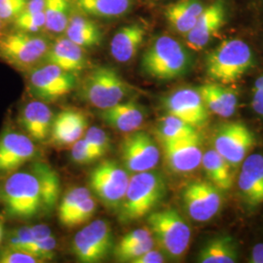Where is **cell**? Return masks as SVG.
<instances>
[{
	"mask_svg": "<svg viewBox=\"0 0 263 263\" xmlns=\"http://www.w3.org/2000/svg\"><path fill=\"white\" fill-rule=\"evenodd\" d=\"M192 66V56L187 48L169 35H160L141 61V72L158 80L172 81L185 76Z\"/></svg>",
	"mask_w": 263,
	"mask_h": 263,
	"instance_id": "cell-1",
	"label": "cell"
},
{
	"mask_svg": "<svg viewBox=\"0 0 263 263\" xmlns=\"http://www.w3.org/2000/svg\"><path fill=\"white\" fill-rule=\"evenodd\" d=\"M166 191V180L158 171L134 174L117 210L119 220L130 223L149 215L164 199Z\"/></svg>",
	"mask_w": 263,
	"mask_h": 263,
	"instance_id": "cell-2",
	"label": "cell"
},
{
	"mask_svg": "<svg viewBox=\"0 0 263 263\" xmlns=\"http://www.w3.org/2000/svg\"><path fill=\"white\" fill-rule=\"evenodd\" d=\"M254 56L242 39L229 38L212 50L205 62L207 76L216 83L232 84L254 66Z\"/></svg>",
	"mask_w": 263,
	"mask_h": 263,
	"instance_id": "cell-3",
	"label": "cell"
},
{
	"mask_svg": "<svg viewBox=\"0 0 263 263\" xmlns=\"http://www.w3.org/2000/svg\"><path fill=\"white\" fill-rule=\"evenodd\" d=\"M149 230L162 253L172 259L182 258L189 249L191 230L175 209H165L147 216Z\"/></svg>",
	"mask_w": 263,
	"mask_h": 263,
	"instance_id": "cell-4",
	"label": "cell"
},
{
	"mask_svg": "<svg viewBox=\"0 0 263 263\" xmlns=\"http://www.w3.org/2000/svg\"><path fill=\"white\" fill-rule=\"evenodd\" d=\"M6 214L17 219H28L42 212V200L36 177L31 172H15L2 188Z\"/></svg>",
	"mask_w": 263,
	"mask_h": 263,
	"instance_id": "cell-5",
	"label": "cell"
},
{
	"mask_svg": "<svg viewBox=\"0 0 263 263\" xmlns=\"http://www.w3.org/2000/svg\"><path fill=\"white\" fill-rule=\"evenodd\" d=\"M131 90V86L117 70L109 66H98L85 76L79 96L85 103L105 109L123 102Z\"/></svg>",
	"mask_w": 263,
	"mask_h": 263,
	"instance_id": "cell-6",
	"label": "cell"
},
{
	"mask_svg": "<svg viewBox=\"0 0 263 263\" xmlns=\"http://www.w3.org/2000/svg\"><path fill=\"white\" fill-rule=\"evenodd\" d=\"M50 46L43 36L16 30L0 35V58L19 70L29 71L44 60Z\"/></svg>",
	"mask_w": 263,
	"mask_h": 263,
	"instance_id": "cell-7",
	"label": "cell"
},
{
	"mask_svg": "<svg viewBox=\"0 0 263 263\" xmlns=\"http://www.w3.org/2000/svg\"><path fill=\"white\" fill-rule=\"evenodd\" d=\"M130 175L115 161H104L92 170L89 187L105 207L118 210L129 185Z\"/></svg>",
	"mask_w": 263,
	"mask_h": 263,
	"instance_id": "cell-8",
	"label": "cell"
},
{
	"mask_svg": "<svg viewBox=\"0 0 263 263\" xmlns=\"http://www.w3.org/2000/svg\"><path fill=\"white\" fill-rule=\"evenodd\" d=\"M256 143L254 134L242 122L223 123L214 134V149L237 168L243 163Z\"/></svg>",
	"mask_w": 263,
	"mask_h": 263,
	"instance_id": "cell-9",
	"label": "cell"
},
{
	"mask_svg": "<svg viewBox=\"0 0 263 263\" xmlns=\"http://www.w3.org/2000/svg\"><path fill=\"white\" fill-rule=\"evenodd\" d=\"M29 88L42 102H55L69 94L77 86V77L59 66L46 64L29 70Z\"/></svg>",
	"mask_w": 263,
	"mask_h": 263,
	"instance_id": "cell-10",
	"label": "cell"
},
{
	"mask_svg": "<svg viewBox=\"0 0 263 263\" xmlns=\"http://www.w3.org/2000/svg\"><path fill=\"white\" fill-rule=\"evenodd\" d=\"M71 247L80 262H100L112 250L111 227L104 219L94 220L76 233Z\"/></svg>",
	"mask_w": 263,
	"mask_h": 263,
	"instance_id": "cell-11",
	"label": "cell"
},
{
	"mask_svg": "<svg viewBox=\"0 0 263 263\" xmlns=\"http://www.w3.org/2000/svg\"><path fill=\"white\" fill-rule=\"evenodd\" d=\"M120 152L125 168L133 174L154 170L159 163V148L145 132H132L125 137Z\"/></svg>",
	"mask_w": 263,
	"mask_h": 263,
	"instance_id": "cell-12",
	"label": "cell"
},
{
	"mask_svg": "<svg viewBox=\"0 0 263 263\" xmlns=\"http://www.w3.org/2000/svg\"><path fill=\"white\" fill-rule=\"evenodd\" d=\"M182 202L188 216L197 222H207L222 205L221 191L210 181H193L182 191Z\"/></svg>",
	"mask_w": 263,
	"mask_h": 263,
	"instance_id": "cell-13",
	"label": "cell"
},
{
	"mask_svg": "<svg viewBox=\"0 0 263 263\" xmlns=\"http://www.w3.org/2000/svg\"><path fill=\"white\" fill-rule=\"evenodd\" d=\"M167 114L174 115L188 124L199 128L209 120V109L197 88H180L162 100Z\"/></svg>",
	"mask_w": 263,
	"mask_h": 263,
	"instance_id": "cell-14",
	"label": "cell"
},
{
	"mask_svg": "<svg viewBox=\"0 0 263 263\" xmlns=\"http://www.w3.org/2000/svg\"><path fill=\"white\" fill-rule=\"evenodd\" d=\"M34 154L35 146L28 136L19 132H5L0 137V176L17 172Z\"/></svg>",
	"mask_w": 263,
	"mask_h": 263,
	"instance_id": "cell-15",
	"label": "cell"
},
{
	"mask_svg": "<svg viewBox=\"0 0 263 263\" xmlns=\"http://www.w3.org/2000/svg\"><path fill=\"white\" fill-rule=\"evenodd\" d=\"M162 145L167 166L174 173L192 172L202 163L204 152L199 134L179 141L162 143Z\"/></svg>",
	"mask_w": 263,
	"mask_h": 263,
	"instance_id": "cell-16",
	"label": "cell"
},
{
	"mask_svg": "<svg viewBox=\"0 0 263 263\" xmlns=\"http://www.w3.org/2000/svg\"><path fill=\"white\" fill-rule=\"evenodd\" d=\"M226 18L224 0H216L205 7L195 26L185 34L188 46L193 50H201L205 47L223 26Z\"/></svg>",
	"mask_w": 263,
	"mask_h": 263,
	"instance_id": "cell-17",
	"label": "cell"
},
{
	"mask_svg": "<svg viewBox=\"0 0 263 263\" xmlns=\"http://www.w3.org/2000/svg\"><path fill=\"white\" fill-rule=\"evenodd\" d=\"M238 187L245 204L256 208L263 204V156L251 154L242 163Z\"/></svg>",
	"mask_w": 263,
	"mask_h": 263,
	"instance_id": "cell-18",
	"label": "cell"
},
{
	"mask_svg": "<svg viewBox=\"0 0 263 263\" xmlns=\"http://www.w3.org/2000/svg\"><path fill=\"white\" fill-rule=\"evenodd\" d=\"M43 61L74 74L85 69L88 64L84 48L66 36L57 39L49 48Z\"/></svg>",
	"mask_w": 263,
	"mask_h": 263,
	"instance_id": "cell-19",
	"label": "cell"
},
{
	"mask_svg": "<svg viewBox=\"0 0 263 263\" xmlns=\"http://www.w3.org/2000/svg\"><path fill=\"white\" fill-rule=\"evenodd\" d=\"M88 126L85 114L73 108H67L53 119L51 128L52 141L59 146L72 145L81 139Z\"/></svg>",
	"mask_w": 263,
	"mask_h": 263,
	"instance_id": "cell-20",
	"label": "cell"
},
{
	"mask_svg": "<svg viewBox=\"0 0 263 263\" xmlns=\"http://www.w3.org/2000/svg\"><path fill=\"white\" fill-rule=\"evenodd\" d=\"M53 114L45 102L32 101L26 104L20 115L23 129L32 141L46 140L52 128Z\"/></svg>",
	"mask_w": 263,
	"mask_h": 263,
	"instance_id": "cell-21",
	"label": "cell"
},
{
	"mask_svg": "<svg viewBox=\"0 0 263 263\" xmlns=\"http://www.w3.org/2000/svg\"><path fill=\"white\" fill-rule=\"evenodd\" d=\"M100 118L113 129L123 133L137 131L144 121V109L135 101L121 102L101 109Z\"/></svg>",
	"mask_w": 263,
	"mask_h": 263,
	"instance_id": "cell-22",
	"label": "cell"
},
{
	"mask_svg": "<svg viewBox=\"0 0 263 263\" xmlns=\"http://www.w3.org/2000/svg\"><path fill=\"white\" fill-rule=\"evenodd\" d=\"M145 34L146 29L140 23L119 28L110 41V55L121 64L131 62L141 47Z\"/></svg>",
	"mask_w": 263,
	"mask_h": 263,
	"instance_id": "cell-23",
	"label": "cell"
},
{
	"mask_svg": "<svg viewBox=\"0 0 263 263\" xmlns=\"http://www.w3.org/2000/svg\"><path fill=\"white\" fill-rule=\"evenodd\" d=\"M209 111L228 118L236 111L237 94L231 88L218 83H207L197 88Z\"/></svg>",
	"mask_w": 263,
	"mask_h": 263,
	"instance_id": "cell-24",
	"label": "cell"
},
{
	"mask_svg": "<svg viewBox=\"0 0 263 263\" xmlns=\"http://www.w3.org/2000/svg\"><path fill=\"white\" fill-rule=\"evenodd\" d=\"M204 9L201 0H179L166 7L165 18L175 31L185 35L195 26Z\"/></svg>",
	"mask_w": 263,
	"mask_h": 263,
	"instance_id": "cell-25",
	"label": "cell"
},
{
	"mask_svg": "<svg viewBox=\"0 0 263 263\" xmlns=\"http://www.w3.org/2000/svg\"><path fill=\"white\" fill-rule=\"evenodd\" d=\"M238 259L237 243L233 237L226 234L209 239L197 255L200 263H235Z\"/></svg>",
	"mask_w": 263,
	"mask_h": 263,
	"instance_id": "cell-26",
	"label": "cell"
},
{
	"mask_svg": "<svg viewBox=\"0 0 263 263\" xmlns=\"http://www.w3.org/2000/svg\"><path fill=\"white\" fill-rule=\"evenodd\" d=\"M37 179L42 212L49 213L56 207L61 193V181L56 171L44 162H36L30 171Z\"/></svg>",
	"mask_w": 263,
	"mask_h": 263,
	"instance_id": "cell-27",
	"label": "cell"
},
{
	"mask_svg": "<svg viewBox=\"0 0 263 263\" xmlns=\"http://www.w3.org/2000/svg\"><path fill=\"white\" fill-rule=\"evenodd\" d=\"M82 13L101 19H116L131 11L135 0H74Z\"/></svg>",
	"mask_w": 263,
	"mask_h": 263,
	"instance_id": "cell-28",
	"label": "cell"
},
{
	"mask_svg": "<svg viewBox=\"0 0 263 263\" xmlns=\"http://www.w3.org/2000/svg\"><path fill=\"white\" fill-rule=\"evenodd\" d=\"M66 36L84 49L99 46L103 41L100 28L91 20L80 15H71L66 29Z\"/></svg>",
	"mask_w": 263,
	"mask_h": 263,
	"instance_id": "cell-29",
	"label": "cell"
},
{
	"mask_svg": "<svg viewBox=\"0 0 263 263\" xmlns=\"http://www.w3.org/2000/svg\"><path fill=\"white\" fill-rule=\"evenodd\" d=\"M201 165L210 182L220 191H228L231 188L233 184L232 168L214 148L209 149L203 154Z\"/></svg>",
	"mask_w": 263,
	"mask_h": 263,
	"instance_id": "cell-30",
	"label": "cell"
},
{
	"mask_svg": "<svg viewBox=\"0 0 263 263\" xmlns=\"http://www.w3.org/2000/svg\"><path fill=\"white\" fill-rule=\"evenodd\" d=\"M197 134V128L171 114L161 118L156 128V135L161 143L179 141Z\"/></svg>",
	"mask_w": 263,
	"mask_h": 263,
	"instance_id": "cell-31",
	"label": "cell"
},
{
	"mask_svg": "<svg viewBox=\"0 0 263 263\" xmlns=\"http://www.w3.org/2000/svg\"><path fill=\"white\" fill-rule=\"evenodd\" d=\"M71 0H46L45 4V28L53 33L66 31L71 18Z\"/></svg>",
	"mask_w": 263,
	"mask_h": 263,
	"instance_id": "cell-32",
	"label": "cell"
},
{
	"mask_svg": "<svg viewBox=\"0 0 263 263\" xmlns=\"http://www.w3.org/2000/svg\"><path fill=\"white\" fill-rule=\"evenodd\" d=\"M91 196V191L84 186H77L70 189L62 199L59 206V220L64 226L68 217L73 214L86 198Z\"/></svg>",
	"mask_w": 263,
	"mask_h": 263,
	"instance_id": "cell-33",
	"label": "cell"
},
{
	"mask_svg": "<svg viewBox=\"0 0 263 263\" xmlns=\"http://www.w3.org/2000/svg\"><path fill=\"white\" fill-rule=\"evenodd\" d=\"M84 140L98 159L104 157L110 148V139L108 135L96 126L91 127L85 133Z\"/></svg>",
	"mask_w": 263,
	"mask_h": 263,
	"instance_id": "cell-34",
	"label": "cell"
},
{
	"mask_svg": "<svg viewBox=\"0 0 263 263\" xmlns=\"http://www.w3.org/2000/svg\"><path fill=\"white\" fill-rule=\"evenodd\" d=\"M17 30L37 33L46 26L44 12L39 13H26L23 12L16 19L13 21Z\"/></svg>",
	"mask_w": 263,
	"mask_h": 263,
	"instance_id": "cell-35",
	"label": "cell"
},
{
	"mask_svg": "<svg viewBox=\"0 0 263 263\" xmlns=\"http://www.w3.org/2000/svg\"><path fill=\"white\" fill-rule=\"evenodd\" d=\"M96 208H97V204L92 195L86 198L84 201L76 208L73 214L68 217L64 226L76 227L87 222L94 216Z\"/></svg>",
	"mask_w": 263,
	"mask_h": 263,
	"instance_id": "cell-36",
	"label": "cell"
},
{
	"mask_svg": "<svg viewBox=\"0 0 263 263\" xmlns=\"http://www.w3.org/2000/svg\"><path fill=\"white\" fill-rule=\"evenodd\" d=\"M154 246H155V240L153 237H151L148 240L140 244L134 245L124 249H115L114 254L119 261L132 262L133 260L140 257L147 251L153 249Z\"/></svg>",
	"mask_w": 263,
	"mask_h": 263,
	"instance_id": "cell-37",
	"label": "cell"
},
{
	"mask_svg": "<svg viewBox=\"0 0 263 263\" xmlns=\"http://www.w3.org/2000/svg\"><path fill=\"white\" fill-rule=\"evenodd\" d=\"M56 245V239L53 236H50L43 240L32 242L24 252L36 256L42 261L51 260L55 255Z\"/></svg>",
	"mask_w": 263,
	"mask_h": 263,
	"instance_id": "cell-38",
	"label": "cell"
},
{
	"mask_svg": "<svg viewBox=\"0 0 263 263\" xmlns=\"http://www.w3.org/2000/svg\"><path fill=\"white\" fill-rule=\"evenodd\" d=\"M71 160L78 165H89L97 161L98 157L83 139H79L71 145Z\"/></svg>",
	"mask_w": 263,
	"mask_h": 263,
	"instance_id": "cell-39",
	"label": "cell"
},
{
	"mask_svg": "<svg viewBox=\"0 0 263 263\" xmlns=\"http://www.w3.org/2000/svg\"><path fill=\"white\" fill-rule=\"evenodd\" d=\"M28 0H0V19L3 22L14 21L27 6Z\"/></svg>",
	"mask_w": 263,
	"mask_h": 263,
	"instance_id": "cell-40",
	"label": "cell"
},
{
	"mask_svg": "<svg viewBox=\"0 0 263 263\" xmlns=\"http://www.w3.org/2000/svg\"><path fill=\"white\" fill-rule=\"evenodd\" d=\"M43 262L36 256L27 252L7 247L0 252V263H38Z\"/></svg>",
	"mask_w": 263,
	"mask_h": 263,
	"instance_id": "cell-41",
	"label": "cell"
},
{
	"mask_svg": "<svg viewBox=\"0 0 263 263\" xmlns=\"http://www.w3.org/2000/svg\"><path fill=\"white\" fill-rule=\"evenodd\" d=\"M32 242H34V240L30 226H24L10 233L8 247L20 251H25Z\"/></svg>",
	"mask_w": 263,
	"mask_h": 263,
	"instance_id": "cell-42",
	"label": "cell"
},
{
	"mask_svg": "<svg viewBox=\"0 0 263 263\" xmlns=\"http://www.w3.org/2000/svg\"><path fill=\"white\" fill-rule=\"evenodd\" d=\"M153 237L151 230L148 228H139L127 233L120 240V242L115 247V249H124L134 245L140 244L149 238Z\"/></svg>",
	"mask_w": 263,
	"mask_h": 263,
	"instance_id": "cell-43",
	"label": "cell"
},
{
	"mask_svg": "<svg viewBox=\"0 0 263 263\" xmlns=\"http://www.w3.org/2000/svg\"><path fill=\"white\" fill-rule=\"evenodd\" d=\"M165 262V254L162 253V251L151 249L146 253L141 255L140 257L133 260L132 263H162Z\"/></svg>",
	"mask_w": 263,
	"mask_h": 263,
	"instance_id": "cell-44",
	"label": "cell"
},
{
	"mask_svg": "<svg viewBox=\"0 0 263 263\" xmlns=\"http://www.w3.org/2000/svg\"><path fill=\"white\" fill-rule=\"evenodd\" d=\"M31 229V233L33 236V240L34 241H39V240H43L45 238H48L50 236H52V231L50 229L49 226L46 224H36V226H30Z\"/></svg>",
	"mask_w": 263,
	"mask_h": 263,
	"instance_id": "cell-45",
	"label": "cell"
},
{
	"mask_svg": "<svg viewBox=\"0 0 263 263\" xmlns=\"http://www.w3.org/2000/svg\"><path fill=\"white\" fill-rule=\"evenodd\" d=\"M46 0H28L25 8L26 13H39L44 12Z\"/></svg>",
	"mask_w": 263,
	"mask_h": 263,
	"instance_id": "cell-46",
	"label": "cell"
},
{
	"mask_svg": "<svg viewBox=\"0 0 263 263\" xmlns=\"http://www.w3.org/2000/svg\"><path fill=\"white\" fill-rule=\"evenodd\" d=\"M252 107L254 112L263 117V92H254Z\"/></svg>",
	"mask_w": 263,
	"mask_h": 263,
	"instance_id": "cell-47",
	"label": "cell"
},
{
	"mask_svg": "<svg viewBox=\"0 0 263 263\" xmlns=\"http://www.w3.org/2000/svg\"><path fill=\"white\" fill-rule=\"evenodd\" d=\"M250 263H263V244L255 245L253 250H252V254L250 257Z\"/></svg>",
	"mask_w": 263,
	"mask_h": 263,
	"instance_id": "cell-48",
	"label": "cell"
},
{
	"mask_svg": "<svg viewBox=\"0 0 263 263\" xmlns=\"http://www.w3.org/2000/svg\"><path fill=\"white\" fill-rule=\"evenodd\" d=\"M254 92H263V76L258 77L254 85Z\"/></svg>",
	"mask_w": 263,
	"mask_h": 263,
	"instance_id": "cell-49",
	"label": "cell"
},
{
	"mask_svg": "<svg viewBox=\"0 0 263 263\" xmlns=\"http://www.w3.org/2000/svg\"><path fill=\"white\" fill-rule=\"evenodd\" d=\"M2 236H3V232H2V226L0 224V243H1V240H2Z\"/></svg>",
	"mask_w": 263,
	"mask_h": 263,
	"instance_id": "cell-50",
	"label": "cell"
},
{
	"mask_svg": "<svg viewBox=\"0 0 263 263\" xmlns=\"http://www.w3.org/2000/svg\"><path fill=\"white\" fill-rule=\"evenodd\" d=\"M4 22L2 21V20L0 19V29H1V28H2V24H3Z\"/></svg>",
	"mask_w": 263,
	"mask_h": 263,
	"instance_id": "cell-51",
	"label": "cell"
}]
</instances>
